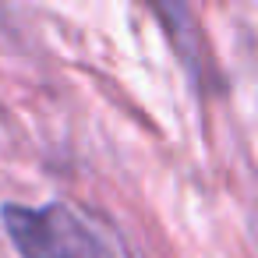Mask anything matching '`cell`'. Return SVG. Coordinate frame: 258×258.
Returning <instances> with one entry per match:
<instances>
[{
	"instance_id": "1",
	"label": "cell",
	"mask_w": 258,
	"mask_h": 258,
	"mask_svg": "<svg viewBox=\"0 0 258 258\" xmlns=\"http://www.w3.org/2000/svg\"><path fill=\"white\" fill-rule=\"evenodd\" d=\"M0 223L22 258H110L99 237L64 202L46 205L4 202Z\"/></svg>"
}]
</instances>
